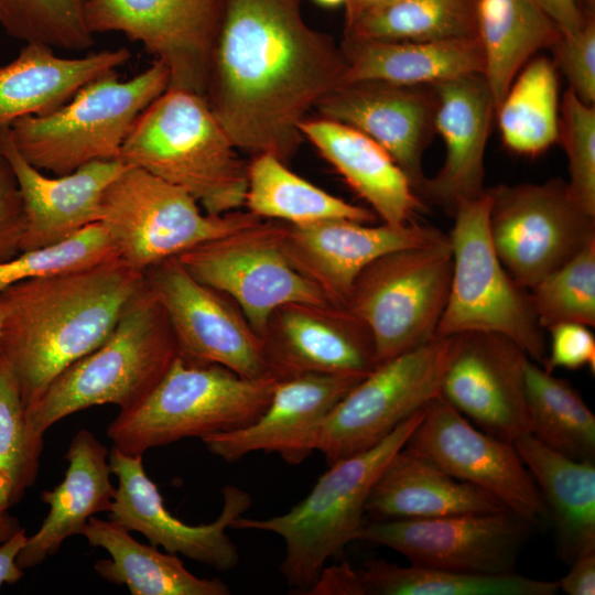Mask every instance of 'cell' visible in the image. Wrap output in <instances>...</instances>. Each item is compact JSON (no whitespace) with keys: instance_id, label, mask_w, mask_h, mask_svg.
<instances>
[{"instance_id":"f35d334b","label":"cell","mask_w":595,"mask_h":595,"mask_svg":"<svg viewBox=\"0 0 595 595\" xmlns=\"http://www.w3.org/2000/svg\"><path fill=\"white\" fill-rule=\"evenodd\" d=\"M43 435L31 425L17 378L0 355V513L17 505L34 485Z\"/></svg>"},{"instance_id":"3957f363","label":"cell","mask_w":595,"mask_h":595,"mask_svg":"<svg viewBox=\"0 0 595 595\" xmlns=\"http://www.w3.org/2000/svg\"><path fill=\"white\" fill-rule=\"evenodd\" d=\"M177 356L165 311L143 278L109 336L47 385L25 408L28 419L44 434L60 420L91 407L131 409L153 390Z\"/></svg>"},{"instance_id":"d6a6232c","label":"cell","mask_w":595,"mask_h":595,"mask_svg":"<svg viewBox=\"0 0 595 595\" xmlns=\"http://www.w3.org/2000/svg\"><path fill=\"white\" fill-rule=\"evenodd\" d=\"M476 32L495 109L520 69L561 32L533 0H477Z\"/></svg>"},{"instance_id":"9f6ffc18","label":"cell","mask_w":595,"mask_h":595,"mask_svg":"<svg viewBox=\"0 0 595 595\" xmlns=\"http://www.w3.org/2000/svg\"><path fill=\"white\" fill-rule=\"evenodd\" d=\"M2 318H3V305H2L1 298H0V332H1Z\"/></svg>"},{"instance_id":"8992f818","label":"cell","mask_w":595,"mask_h":595,"mask_svg":"<svg viewBox=\"0 0 595 595\" xmlns=\"http://www.w3.org/2000/svg\"><path fill=\"white\" fill-rule=\"evenodd\" d=\"M278 380L248 379L219 365L177 356L140 403L109 423L107 436L120 452L143 456L184 437L237 430L264 411Z\"/></svg>"},{"instance_id":"ba28073f","label":"cell","mask_w":595,"mask_h":595,"mask_svg":"<svg viewBox=\"0 0 595 595\" xmlns=\"http://www.w3.org/2000/svg\"><path fill=\"white\" fill-rule=\"evenodd\" d=\"M490 191L459 203L448 235L452 277L436 335L469 332L500 334L542 365L548 345L529 292L501 263L489 236Z\"/></svg>"},{"instance_id":"8d00e7d4","label":"cell","mask_w":595,"mask_h":595,"mask_svg":"<svg viewBox=\"0 0 595 595\" xmlns=\"http://www.w3.org/2000/svg\"><path fill=\"white\" fill-rule=\"evenodd\" d=\"M526 390L531 435L571 458L595 461V415L578 391L531 359Z\"/></svg>"},{"instance_id":"44dd1931","label":"cell","mask_w":595,"mask_h":595,"mask_svg":"<svg viewBox=\"0 0 595 595\" xmlns=\"http://www.w3.org/2000/svg\"><path fill=\"white\" fill-rule=\"evenodd\" d=\"M445 236L415 221L372 226L329 219L307 225L284 223L282 247L291 264L329 303L346 306L356 279L372 261L393 250L428 245Z\"/></svg>"},{"instance_id":"6da1fadb","label":"cell","mask_w":595,"mask_h":595,"mask_svg":"<svg viewBox=\"0 0 595 595\" xmlns=\"http://www.w3.org/2000/svg\"><path fill=\"white\" fill-rule=\"evenodd\" d=\"M345 71L340 44L305 22L302 0H221L204 98L237 150L288 164L300 123Z\"/></svg>"},{"instance_id":"1f68e13d","label":"cell","mask_w":595,"mask_h":595,"mask_svg":"<svg viewBox=\"0 0 595 595\" xmlns=\"http://www.w3.org/2000/svg\"><path fill=\"white\" fill-rule=\"evenodd\" d=\"M82 536L91 547L105 549L111 558L95 563L97 574L110 583L126 585L132 595L230 594L221 580L195 576L176 554L140 543L111 519L90 517Z\"/></svg>"},{"instance_id":"836d02e7","label":"cell","mask_w":595,"mask_h":595,"mask_svg":"<svg viewBox=\"0 0 595 595\" xmlns=\"http://www.w3.org/2000/svg\"><path fill=\"white\" fill-rule=\"evenodd\" d=\"M246 209L261 219L307 225L329 219L371 224L377 215L344 201L292 172L270 153L253 155L247 166Z\"/></svg>"},{"instance_id":"5b68a950","label":"cell","mask_w":595,"mask_h":595,"mask_svg":"<svg viewBox=\"0 0 595 595\" xmlns=\"http://www.w3.org/2000/svg\"><path fill=\"white\" fill-rule=\"evenodd\" d=\"M423 410L375 446L329 465L309 495L288 512L267 519L239 516L230 528L280 536L285 545L280 566L285 583L309 592L326 562L357 540L364 524L366 501L376 479L404 446L421 421Z\"/></svg>"},{"instance_id":"db71d44e","label":"cell","mask_w":595,"mask_h":595,"mask_svg":"<svg viewBox=\"0 0 595 595\" xmlns=\"http://www.w3.org/2000/svg\"><path fill=\"white\" fill-rule=\"evenodd\" d=\"M577 2L586 14L594 15L595 0H577Z\"/></svg>"},{"instance_id":"277c9868","label":"cell","mask_w":595,"mask_h":595,"mask_svg":"<svg viewBox=\"0 0 595 595\" xmlns=\"http://www.w3.org/2000/svg\"><path fill=\"white\" fill-rule=\"evenodd\" d=\"M204 96L166 89L137 118L119 160L191 194L208 214L242 209L247 166Z\"/></svg>"},{"instance_id":"f907efd6","label":"cell","mask_w":595,"mask_h":595,"mask_svg":"<svg viewBox=\"0 0 595 595\" xmlns=\"http://www.w3.org/2000/svg\"><path fill=\"white\" fill-rule=\"evenodd\" d=\"M28 540L25 529L19 528L0 545V586L3 583L14 584L23 577V569L17 558Z\"/></svg>"},{"instance_id":"7bdbcfd3","label":"cell","mask_w":595,"mask_h":595,"mask_svg":"<svg viewBox=\"0 0 595 595\" xmlns=\"http://www.w3.org/2000/svg\"><path fill=\"white\" fill-rule=\"evenodd\" d=\"M558 140L567 156L569 195L595 217V105L583 102L569 88L560 104Z\"/></svg>"},{"instance_id":"ffe728a7","label":"cell","mask_w":595,"mask_h":595,"mask_svg":"<svg viewBox=\"0 0 595 595\" xmlns=\"http://www.w3.org/2000/svg\"><path fill=\"white\" fill-rule=\"evenodd\" d=\"M261 339L279 380L305 374L366 376L378 365L368 327L346 306L284 304L272 313Z\"/></svg>"},{"instance_id":"74e56055","label":"cell","mask_w":595,"mask_h":595,"mask_svg":"<svg viewBox=\"0 0 595 595\" xmlns=\"http://www.w3.org/2000/svg\"><path fill=\"white\" fill-rule=\"evenodd\" d=\"M477 0H390L344 26L345 37L437 41L477 36Z\"/></svg>"},{"instance_id":"f1b7e54d","label":"cell","mask_w":595,"mask_h":595,"mask_svg":"<svg viewBox=\"0 0 595 595\" xmlns=\"http://www.w3.org/2000/svg\"><path fill=\"white\" fill-rule=\"evenodd\" d=\"M509 511L486 491L454 478L404 446L376 479L365 506L372 520Z\"/></svg>"},{"instance_id":"d590c367","label":"cell","mask_w":595,"mask_h":595,"mask_svg":"<svg viewBox=\"0 0 595 595\" xmlns=\"http://www.w3.org/2000/svg\"><path fill=\"white\" fill-rule=\"evenodd\" d=\"M559 115L555 65L534 56L517 74L496 110L505 147L520 155L543 153L558 141Z\"/></svg>"},{"instance_id":"e0dca14e","label":"cell","mask_w":595,"mask_h":595,"mask_svg":"<svg viewBox=\"0 0 595 595\" xmlns=\"http://www.w3.org/2000/svg\"><path fill=\"white\" fill-rule=\"evenodd\" d=\"M221 15V0H88L95 35L125 34L169 72V89L204 96Z\"/></svg>"},{"instance_id":"11a10c76","label":"cell","mask_w":595,"mask_h":595,"mask_svg":"<svg viewBox=\"0 0 595 595\" xmlns=\"http://www.w3.org/2000/svg\"><path fill=\"white\" fill-rule=\"evenodd\" d=\"M314 1L324 7H337L340 4H345L347 2V0H314Z\"/></svg>"},{"instance_id":"9a60e30c","label":"cell","mask_w":595,"mask_h":595,"mask_svg":"<svg viewBox=\"0 0 595 595\" xmlns=\"http://www.w3.org/2000/svg\"><path fill=\"white\" fill-rule=\"evenodd\" d=\"M143 278L165 311L178 356L219 365L248 379L273 377L262 339L239 307L192 277L176 257L150 267Z\"/></svg>"},{"instance_id":"d4e9b609","label":"cell","mask_w":595,"mask_h":595,"mask_svg":"<svg viewBox=\"0 0 595 595\" xmlns=\"http://www.w3.org/2000/svg\"><path fill=\"white\" fill-rule=\"evenodd\" d=\"M432 88L434 128L443 139L445 160L433 177H426L420 196L453 216L459 203L485 191V151L496 109L483 74L441 82Z\"/></svg>"},{"instance_id":"7dc6e473","label":"cell","mask_w":595,"mask_h":595,"mask_svg":"<svg viewBox=\"0 0 595 595\" xmlns=\"http://www.w3.org/2000/svg\"><path fill=\"white\" fill-rule=\"evenodd\" d=\"M307 594L365 595L358 571L347 562L325 566Z\"/></svg>"},{"instance_id":"8fae6325","label":"cell","mask_w":595,"mask_h":595,"mask_svg":"<svg viewBox=\"0 0 595 595\" xmlns=\"http://www.w3.org/2000/svg\"><path fill=\"white\" fill-rule=\"evenodd\" d=\"M456 335L424 344L378 364L332 409L313 448L327 465L366 451L440 396Z\"/></svg>"},{"instance_id":"ab89813d","label":"cell","mask_w":595,"mask_h":595,"mask_svg":"<svg viewBox=\"0 0 595 595\" xmlns=\"http://www.w3.org/2000/svg\"><path fill=\"white\" fill-rule=\"evenodd\" d=\"M88 0H0V30L25 43L84 51L94 44L85 11Z\"/></svg>"},{"instance_id":"ee69618b","label":"cell","mask_w":595,"mask_h":595,"mask_svg":"<svg viewBox=\"0 0 595 595\" xmlns=\"http://www.w3.org/2000/svg\"><path fill=\"white\" fill-rule=\"evenodd\" d=\"M554 65L566 77L569 89L587 105H595V20L588 15L574 34L559 37L551 47Z\"/></svg>"},{"instance_id":"603a6c76","label":"cell","mask_w":595,"mask_h":595,"mask_svg":"<svg viewBox=\"0 0 595 595\" xmlns=\"http://www.w3.org/2000/svg\"><path fill=\"white\" fill-rule=\"evenodd\" d=\"M364 377L305 374L278 380L267 408L252 423L201 440L209 453L228 463L262 451L298 465L314 452L313 439L321 423Z\"/></svg>"},{"instance_id":"e575fe53","label":"cell","mask_w":595,"mask_h":595,"mask_svg":"<svg viewBox=\"0 0 595 595\" xmlns=\"http://www.w3.org/2000/svg\"><path fill=\"white\" fill-rule=\"evenodd\" d=\"M358 571L365 595H555L558 581L516 571L477 574L371 561Z\"/></svg>"},{"instance_id":"5bb4252c","label":"cell","mask_w":595,"mask_h":595,"mask_svg":"<svg viewBox=\"0 0 595 595\" xmlns=\"http://www.w3.org/2000/svg\"><path fill=\"white\" fill-rule=\"evenodd\" d=\"M404 447L491 495L532 527L549 521L537 484L515 445L477 429L441 396L425 405Z\"/></svg>"},{"instance_id":"f5cc1de1","label":"cell","mask_w":595,"mask_h":595,"mask_svg":"<svg viewBox=\"0 0 595 595\" xmlns=\"http://www.w3.org/2000/svg\"><path fill=\"white\" fill-rule=\"evenodd\" d=\"M20 528L15 518L7 512L0 513V543L10 538Z\"/></svg>"},{"instance_id":"4dcf8cb0","label":"cell","mask_w":595,"mask_h":595,"mask_svg":"<svg viewBox=\"0 0 595 595\" xmlns=\"http://www.w3.org/2000/svg\"><path fill=\"white\" fill-rule=\"evenodd\" d=\"M554 528L558 552L571 564L595 551V464L565 456L527 434L513 442Z\"/></svg>"},{"instance_id":"681fc988","label":"cell","mask_w":595,"mask_h":595,"mask_svg":"<svg viewBox=\"0 0 595 595\" xmlns=\"http://www.w3.org/2000/svg\"><path fill=\"white\" fill-rule=\"evenodd\" d=\"M555 23L561 34L577 32L585 23L588 14L580 7L577 0H533Z\"/></svg>"},{"instance_id":"83f0119b","label":"cell","mask_w":595,"mask_h":595,"mask_svg":"<svg viewBox=\"0 0 595 595\" xmlns=\"http://www.w3.org/2000/svg\"><path fill=\"white\" fill-rule=\"evenodd\" d=\"M129 58L126 47L66 58L47 45L25 43L11 62L0 66V131L24 117L60 108L83 86Z\"/></svg>"},{"instance_id":"52a82bcc","label":"cell","mask_w":595,"mask_h":595,"mask_svg":"<svg viewBox=\"0 0 595 595\" xmlns=\"http://www.w3.org/2000/svg\"><path fill=\"white\" fill-rule=\"evenodd\" d=\"M167 85L169 72L159 61L127 80L113 69L83 86L60 108L15 121L9 133L30 164L54 175L94 161L119 160L134 121Z\"/></svg>"},{"instance_id":"4316f807","label":"cell","mask_w":595,"mask_h":595,"mask_svg":"<svg viewBox=\"0 0 595 595\" xmlns=\"http://www.w3.org/2000/svg\"><path fill=\"white\" fill-rule=\"evenodd\" d=\"M108 448L88 430H79L68 446L65 477L41 500L48 513L39 530L28 537L17 563L30 569L55 554L72 536L82 534L88 519L111 508L116 487L111 484Z\"/></svg>"},{"instance_id":"b9f144b4","label":"cell","mask_w":595,"mask_h":595,"mask_svg":"<svg viewBox=\"0 0 595 595\" xmlns=\"http://www.w3.org/2000/svg\"><path fill=\"white\" fill-rule=\"evenodd\" d=\"M113 257L118 256L110 236L98 221L60 244L21 251L0 262V293L26 280L89 267Z\"/></svg>"},{"instance_id":"f546056e","label":"cell","mask_w":595,"mask_h":595,"mask_svg":"<svg viewBox=\"0 0 595 595\" xmlns=\"http://www.w3.org/2000/svg\"><path fill=\"white\" fill-rule=\"evenodd\" d=\"M346 61L343 84L379 80L432 86L457 77L484 74L477 36L437 41H379L343 37Z\"/></svg>"},{"instance_id":"c3c4849f","label":"cell","mask_w":595,"mask_h":595,"mask_svg":"<svg viewBox=\"0 0 595 595\" xmlns=\"http://www.w3.org/2000/svg\"><path fill=\"white\" fill-rule=\"evenodd\" d=\"M559 591L567 595L595 594V551L586 553L570 564L565 576L558 581Z\"/></svg>"},{"instance_id":"f6af8a7d","label":"cell","mask_w":595,"mask_h":595,"mask_svg":"<svg viewBox=\"0 0 595 595\" xmlns=\"http://www.w3.org/2000/svg\"><path fill=\"white\" fill-rule=\"evenodd\" d=\"M550 344L541 365L553 372L556 368L576 370L588 367L595 371V337L591 327L578 323H563L548 328Z\"/></svg>"},{"instance_id":"bcb514c9","label":"cell","mask_w":595,"mask_h":595,"mask_svg":"<svg viewBox=\"0 0 595 595\" xmlns=\"http://www.w3.org/2000/svg\"><path fill=\"white\" fill-rule=\"evenodd\" d=\"M24 209L18 182L0 140V262L21 252Z\"/></svg>"},{"instance_id":"7402d4cb","label":"cell","mask_w":595,"mask_h":595,"mask_svg":"<svg viewBox=\"0 0 595 595\" xmlns=\"http://www.w3.org/2000/svg\"><path fill=\"white\" fill-rule=\"evenodd\" d=\"M432 86L379 80L343 84L315 106L320 116L357 129L381 145L420 196L426 176L423 153L435 132Z\"/></svg>"},{"instance_id":"cb8c5ba5","label":"cell","mask_w":595,"mask_h":595,"mask_svg":"<svg viewBox=\"0 0 595 595\" xmlns=\"http://www.w3.org/2000/svg\"><path fill=\"white\" fill-rule=\"evenodd\" d=\"M3 151L14 172L24 209L21 251L60 244L98 223L109 184L127 167L120 160H100L72 173L47 176L30 164L0 131Z\"/></svg>"},{"instance_id":"2e32d148","label":"cell","mask_w":595,"mask_h":595,"mask_svg":"<svg viewBox=\"0 0 595 595\" xmlns=\"http://www.w3.org/2000/svg\"><path fill=\"white\" fill-rule=\"evenodd\" d=\"M533 527L511 511L371 520L357 540L402 554L412 565L477 574L515 571Z\"/></svg>"},{"instance_id":"30bf717a","label":"cell","mask_w":595,"mask_h":595,"mask_svg":"<svg viewBox=\"0 0 595 595\" xmlns=\"http://www.w3.org/2000/svg\"><path fill=\"white\" fill-rule=\"evenodd\" d=\"M452 262L446 235L388 252L358 275L346 307L368 327L378 364L436 335L450 293Z\"/></svg>"},{"instance_id":"7c38bea8","label":"cell","mask_w":595,"mask_h":595,"mask_svg":"<svg viewBox=\"0 0 595 595\" xmlns=\"http://www.w3.org/2000/svg\"><path fill=\"white\" fill-rule=\"evenodd\" d=\"M489 236L512 279L529 290L595 241V217L571 199L566 182L490 187Z\"/></svg>"},{"instance_id":"d6986e66","label":"cell","mask_w":595,"mask_h":595,"mask_svg":"<svg viewBox=\"0 0 595 595\" xmlns=\"http://www.w3.org/2000/svg\"><path fill=\"white\" fill-rule=\"evenodd\" d=\"M109 465L118 486L109 519L128 531L142 533L154 547L182 554L218 571H229L239 563V552L227 534L232 521L251 506V496L232 485L223 488V509L210 523L191 526L175 518L147 475L142 456L127 455L112 447Z\"/></svg>"},{"instance_id":"484cf974","label":"cell","mask_w":595,"mask_h":595,"mask_svg":"<svg viewBox=\"0 0 595 595\" xmlns=\"http://www.w3.org/2000/svg\"><path fill=\"white\" fill-rule=\"evenodd\" d=\"M299 129L382 223L414 221L421 197L381 145L353 127L322 117L305 118Z\"/></svg>"},{"instance_id":"9c48e42d","label":"cell","mask_w":595,"mask_h":595,"mask_svg":"<svg viewBox=\"0 0 595 595\" xmlns=\"http://www.w3.org/2000/svg\"><path fill=\"white\" fill-rule=\"evenodd\" d=\"M261 220L247 209L208 214L183 188L127 165L102 195L99 221L117 256L143 273L163 260Z\"/></svg>"},{"instance_id":"7a4b0ae2","label":"cell","mask_w":595,"mask_h":595,"mask_svg":"<svg viewBox=\"0 0 595 595\" xmlns=\"http://www.w3.org/2000/svg\"><path fill=\"white\" fill-rule=\"evenodd\" d=\"M142 280L143 273L113 257L0 293V355L17 378L25 408L109 336Z\"/></svg>"},{"instance_id":"4fadbf2b","label":"cell","mask_w":595,"mask_h":595,"mask_svg":"<svg viewBox=\"0 0 595 595\" xmlns=\"http://www.w3.org/2000/svg\"><path fill=\"white\" fill-rule=\"evenodd\" d=\"M283 226L263 219L176 257L192 277L229 298L260 337L272 313L284 304L329 303L289 261Z\"/></svg>"},{"instance_id":"ac0fdd59","label":"cell","mask_w":595,"mask_h":595,"mask_svg":"<svg viewBox=\"0 0 595 595\" xmlns=\"http://www.w3.org/2000/svg\"><path fill=\"white\" fill-rule=\"evenodd\" d=\"M529 359L500 334H458L440 396L482 431L513 444L531 434L526 390Z\"/></svg>"},{"instance_id":"60d3db41","label":"cell","mask_w":595,"mask_h":595,"mask_svg":"<svg viewBox=\"0 0 595 595\" xmlns=\"http://www.w3.org/2000/svg\"><path fill=\"white\" fill-rule=\"evenodd\" d=\"M540 326L595 325V241L529 290Z\"/></svg>"},{"instance_id":"816d5d0a","label":"cell","mask_w":595,"mask_h":595,"mask_svg":"<svg viewBox=\"0 0 595 595\" xmlns=\"http://www.w3.org/2000/svg\"><path fill=\"white\" fill-rule=\"evenodd\" d=\"M390 0H347L345 6V24L351 22L365 10Z\"/></svg>"}]
</instances>
